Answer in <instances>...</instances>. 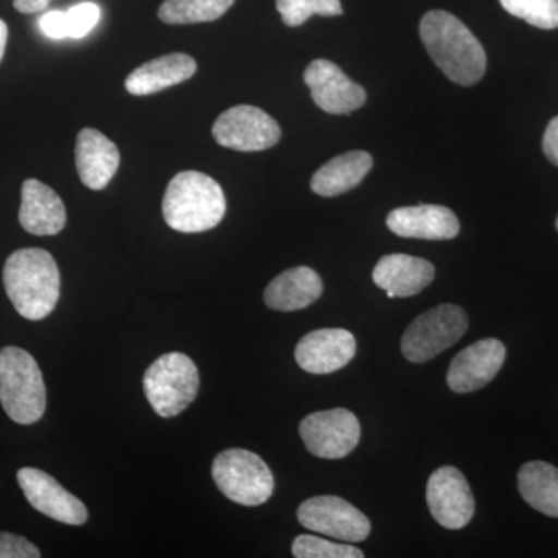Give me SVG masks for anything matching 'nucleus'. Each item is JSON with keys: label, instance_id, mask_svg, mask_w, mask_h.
Here are the masks:
<instances>
[{"label": "nucleus", "instance_id": "f257e3e1", "mask_svg": "<svg viewBox=\"0 0 558 558\" xmlns=\"http://www.w3.org/2000/svg\"><path fill=\"white\" fill-rule=\"evenodd\" d=\"M421 38L432 60L453 83L473 86L486 73V51L453 14L428 11L421 21Z\"/></svg>", "mask_w": 558, "mask_h": 558}, {"label": "nucleus", "instance_id": "f03ea898", "mask_svg": "<svg viewBox=\"0 0 558 558\" xmlns=\"http://www.w3.org/2000/svg\"><path fill=\"white\" fill-rule=\"evenodd\" d=\"M3 286L21 317L32 322L49 317L61 295L57 260L43 248L16 250L3 267Z\"/></svg>", "mask_w": 558, "mask_h": 558}, {"label": "nucleus", "instance_id": "7ed1b4c3", "mask_svg": "<svg viewBox=\"0 0 558 558\" xmlns=\"http://www.w3.org/2000/svg\"><path fill=\"white\" fill-rule=\"evenodd\" d=\"M165 222L180 233H202L215 229L227 211L226 194L215 179L197 171H183L165 191Z\"/></svg>", "mask_w": 558, "mask_h": 558}, {"label": "nucleus", "instance_id": "20e7f679", "mask_svg": "<svg viewBox=\"0 0 558 558\" xmlns=\"http://www.w3.org/2000/svg\"><path fill=\"white\" fill-rule=\"evenodd\" d=\"M0 403L11 421L32 425L46 413L47 389L36 360L24 349L0 351Z\"/></svg>", "mask_w": 558, "mask_h": 558}, {"label": "nucleus", "instance_id": "39448f33", "mask_svg": "<svg viewBox=\"0 0 558 558\" xmlns=\"http://www.w3.org/2000/svg\"><path fill=\"white\" fill-rule=\"evenodd\" d=\"M146 399L160 417H174L189 409L199 391V371L182 352L161 355L146 369Z\"/></svg>", "mask_w": 558, "mask_h": 558}, {"label": "nucleus", "instance_id": "423d86ee", "mask_svg": "<svg viewBox=\"0 0 558 558\" xmlns=\"http://www.w3.org/2000/svg\"><path fill=\"white\" fill-rule=\"evenodd\" d=\"M211 473L219 490L238 505L253 508L269 501L274 495V473L253 451H222L213 461Z\"/></svg>", "mask_w": 558, "mask_h": 558}, {"label": "nucleus", "instance_id": "0eeeda50", "mask_svg": "<svg viewBox=\"0 0 558 558\" xmlns=\"http://www.w3.org/2000/svg\"><path fill=\"white\" fill-rule=\"evenodd\" d=\"M469 329V317L454 304H440L418 315L402 337V354L411 363H425L453 347Z\"/></svg>", "mask_w": 558, "mask_h": 558}, {"label": "nucleus", "instance_id": "6e6552de", "mask_svg": "<svg viewBox=\"0 0 558 558\" xmlns=\"http://www.w3.org/2000/svg\"><path fill=\"white\" fill-rule=\"evenodd\" d=\"M211 132L220 146L240 153L274 148L281 138L277 121L264 110L248 105L234 106L220 113Z\"/></svg>", "mask_w": 558, "mask_h": 558}, {"label": "nucleus", "instance_id": "1a4fd4ad", "mask_svg": "<svg viewBox=\"0 0 558 558\" xmlns=\"http://www.w3.org/2000/svg\"><path fill=\"white\" fill-rule=\"evenodd\" d=\"M300 435L314 457L341 459L359 446L362 428L352 411L333 409L304 417L300 424Z\"/></svg>", "mask_w": 558, "mask_h": 558}, {"label": "nucleus", "instance_id": "9d476101", "mask_svg": "<svg viewBox=\"0 0 558 558\" xmlns=\"http://www.w3.org/2000/svg\"><path fill=\"white\" fill-rule=\"evenodd\" d=\"M296 515L310 531L344 543L363 542L371 532L369 520L347 499L333 495L306 499Z\"/></svg>", "mask_w": 558, "mask_h": 558}, {"label": "nucleus", "instance_id": "9b49d317", "mask_svg": "<svg viewBox=\"0 0 558 558\" xmlns=\"http://www.w3.org/2000/svg\"><path fill=\"white\" fill-rule=\"evenodd\" d=\"M17 483L32 508L43 515L69 526H83L89 519L84 502L65 490L49 473L24 468L17 472Z\"/></svg>", "mask_w": 558, "mask_h": 558}, {"label": "nucleus", "instance_id": "f8f14e48", "mask_svg": "<svg viewBox=\"0 0 558 558\" xmlns=\"http://www.w3.org/2000/svg\"><path fill=\"white\" fill-rule=\"evenodd\" d=\"M427 505L440 526L457 531L468 526L475 513V498L465 476L451 465H444L429 476Z\"/></svg>", "mask_w": 558, "mask_h": 558}, {"label": "nucleus", "instance_id": "ddd939ff", "mask_svg": "<svg viewBox=\"0 0 558 558\" xmlns=\"http://www.w3.org/2000/svg\"><path fill=\"white\" fill-rule=\"evenodd\" d=\"M304 83L310 87L315 105L332 116H347L365 106V89L328 60L312 61L304 70Z\"/></svg>", "mask_w": 558, "mask_h": 558}, {"label": "nucleus", "instance_id": "4468645a", "mask_svg": "<svg viewBox=\"0 0 558 558\" xmlns=\"http://www.w3.org/2000/svg\"><path fill=\"white\" fill-rule=\"evenodd\" d=\"M506 360V347L497 339L476 341L451 360L447 384L451 391H478L495 379Z\"/></svg>", "mask_w": 558, "mask_h": 558}, {"label": "nucleus", "instance_id": "2eb2a0df", "mask_svg": "<svg viewBox=\"0 0 558 558\" xmlns=\"http://www.w3.org/2000/svg\"><path fill=\"white\" fill-rule=\"evenodd\" d=\"M357 351L355 337L347 329H317L296 344L295 360L306 373H336L354 359Z\"/></svg>", "mask_w": 558, "mask_h": 558}, {"label": "nucleus", "instance_id": "dca6fc26", "mask_svg": "<svg viewBox=\"0 0 558 558\" xmlns=\"http://www.w3.org/2000/svg\"><path fill=\"white\" fill-rule=\"evenodd\" d=\"M388 229L400 238L425 241L453 240L461 226L457 215L442 205H417L389 213Z\"/></svg>", "mask_w": 558, "mask_h": 558}, {"label": "nucleus", "instance_id": "f3484780", "mask_svg": "<svg viewBox=\"0 0 558 558\" xmlns=\"http://www.w3.org/2000/svg\"><path fill=\"white\" fill-rule=\"evenodd\" d=\"M76 171L89 190L100 191L109 185L120 167V150L100 131L84 128L76 137Z\"/></svg>", "mask_w": 558, "mask_h": 558}, {"label": "nucleus", "instance_id": "a211bd4d", "mask_svg": "<svg viewBox=\"0 0 558 558\" xmlns=\"http://www.w3.org/2000/svg\"><path fill=\"white\" fill-rule=\"evenodd\" d=\"M20 222L22 229L35 236H54L64 230L68 222L64 202L46 183L36 179L25 180Z\"/></svg>", "mask_w": 558, "mask_h": 558}, {"label": "nucleus", "instance_id": "6ab92c4d", "mask_svg": "<svg viewBox=\"0 0 558 558\" xmlns=\"http://www.w3.org/2000/svg\"><path fill=\"white\" fill-rule=\"evenodd\" d=\"M435 274V266L427 259L395 253L377 263L373 281L387 292L388 299H409L432 284Z\"/></svg>", "mask_w": 558, "mask_h": 558}, {"label": "nucleus", "instance_id": "aec40b11", "mask_svg": "<svg viewBox=\"0 0 558 558\" xmlns=\"http://www.w3.org/2000/svg\"><path fill=\"white\" fill-rule=\"evenodd\" d=\"M196 70V61L190 54H165L135 69L124 81V87L131 95L145 97L185 83Z\"/></svg>", "mask_w": 558, "mask_h": 558}, {"label": "nucleus", "instance_id": "412c9836", "mask_svg": "<svg viewBox=\"0 0 558 558\" xmlns=\"http://www.w3.org/2000/svg\"><path fill=\"white\" fill-rule=\"evenodd\" d=\"M323 281L311 267H293L282 271L267 286L264 301L270 310L295 312L311 306L322 296Z\"/></svg>", "mask_w": 558, "mask_h": 558}, {"label": "nucleus", "instance_id": "4be33fe9", "mask_svg": "<svg viewBox=\"0 0 558 558\" xmlns=\"http://www.w3.org/2000/svg\"><path fill=\"white\" fill-rule=\"evenodd\" d=\"M373 168L366 150H349L323 165L311 180V189L323 197L340 196L354 190Z\"/></svg>", "mask_w": 558, "mask_h": 558}, {"label": "nucleus", "instance_id": "5701e85b", "mask_svg": "<svg viewBox=\"0 0 558 558\" xmlns=\"http://www.w3.org/2000/svg\"><path fill=\"white\" fill-rule=\"evenodd\" d=\"M521 497L543 515L558 519V469L542 461L524 464L519 472Z\"/></svg>", "mask_w": 558, "mask_h": 558}, {"label": "nucleus", "instance_id": "b1692460", "mask_svg": "<svg viewBox=\"0 0 558 558\" xmlns=\"http://www.w3.org/2000/svg\"><path fill=\"white\" fill-rule=\"evenodd\" d=\"M234 0H167L159 9V20L170 25L201 24L222 17Z\"/></svg>", "mask_w": 558, "mask_h": 558}, {"label": "nucleus", "instance_id": "393cba45", "mask_svg": "<svg viewBox=\"0 0 558 558\" xmlns=\"http://www.w3.org/2000/svg\"><path fill=\"white\" fill-rule=\"evenodd\" d=\"M277 10L288 27H300L314 14L328 17L343 14L340 0H277Z\"/></svg>", "mask_w": 558, "mask_h": 558}, {"label": "nucleus", "instance_id": "a878e982", "mask_svg": "<svg viewBox=\"0 0 558 558\" xmlns=\"http://www.w3.org/2000/svg\"><path fill=\"white\" fill-rule=\"evenodd\" d=\"M512 16L543 31L558 28V0H499Z\"/></svg>", "mask_w": 558, "mask_h": 558}, {"label": "nucleus", "instance_id": "bb28decb", "mask_svg": "<svg viewBox=\"0 0 558 558\" xmlns=\"http://www.w3.org/2000/svg\"><path fill=\"white\" fill-rule=\"evenodd\" d=\"M293 557L296 558H363L365 554L349 543L329 542L314 535H299L293 539Z\"/></svg>", "mask_w": 558, "mask_h": 558}, {"label": "nucleus", "instance_id": "cd10ccee", "mask_svg": "<svg viewBox=\"0 0 558 558\" xmlns=\"http://www.w3.org/2000/svg\"><path fill=\"white\" fill-rule=\"evenodd\" d=\"M101 20V9L94 2H83L65 11L68 39H83Z\"/></svg>", "mask_w": 558, "mask_h": 558}, {"label": "nucleus", "instance_id": "c85d7f7f", "mask_svg": "<svg viewBox=\"0 0 558 558\" xmlns=\"http://www.w3.org/2000/svg\"><path fill=\"white\" fill-rule=\"evenodd\" d=\"M39 549L21 535L0 532V558H39Z\"/></svg>", "mask_w": 558, "mask_h": 558}, {"label": "nucleus", "instance_id": "c756f323", "mask_svg": "<svg viewBox=\"0 0 558 558\" xmlns=\"http://www.w3.org/2000/svg\"><path fill=\"white\" fill-rule=\"evenodd\" d=\"M39 28L49 39H68V27H65V11H49L39 17Z\"/></svg>", "mask_w": 558, "mask_h": 558}, {"label": "nucleus", "instance_id": "7c9ffc66", "mask_svg": "<svg viewBox=\"0 0 558 558\" xmlns=\"http://www.w3.org/2000/svg\"><path fill=\"white\" fill-rule=\"evenodd\" d=\"M543 150L549 161L558 167V116L549 121L543 137Z\"/></svg>", "mask_w": 558, "mask_h": 558}, {"label": "nucleus", "instance_id": "2f4dec72", "mask_svg": "<svg viewBox=\"0 0 558 558\" xmlns=\"http://www.w3.org/2000/svg\"><path fill=\"white\" fill-rule=\"evenodd\" d=\"M51 0H13L14 9L24 14L40 13L49 7Z\"/></svg>", "mask_w": 558, "mask_h": 558}, {"label": "nucleus", "instance_id": "473e14b6", "mask_svg": "<svg viewBox=\"0 0 558 558\" xmlns=\"http://www.w3.org/2000/svg\"><path fill=\"white\" fill-rule=\"evenodd\" d=\"M7 43H9V25L0 20V61H2L3 53H5Z\"/></svg>", "mask_w": 558, "mask_h": 558}, {"label": "nucleus", "instance_id": "72a5a7b5", "mask_svg": "<svg viewBox=\"0 0 558 558\" xmlns=\"http://www.w3.org/2000/svg\"><path fill=\"white\" fill-rule=\"evenodd\" d=\"M557 230H558V219H557Z\"/></svg>", "mask_w": 558, "mask_h": 558}]
</instances>
